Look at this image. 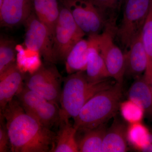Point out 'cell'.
Listing matches in <instances>:
<instances>
[{
  "label": "cell",
  "mask_w": 152,
  "mask_h": 152,
  "mask_svg": "<svg viewBox=\"0 0 152 152\" xmlns=\"http://www.w3.org/2000/svg\"><path fill=\"white\" fill-rule=\"evenodd\" d=\"M60 130L55 137L54 142L50 152H79L78 142L76 139L77 129L69 121L59 124Z\"/></svg>",
  "instance_id": "cell-19"
},
{
  "label": "cell",
  "mask_w": 152,
  "mask_h": 152,
  "mask_svg": "<svg viewBox=\"0 0 152 152\" xmlns=\"http://www.w3.org/2000/svg\"><path fill=\"white\" fill-rule=\"evenodd\" d=\"M102 14L105 23V28L115 33L118 13L124 0H91Z\"/></svg>",
  "instance_id": "cell-21"
},
{
  "label": "cell",
  "mask_w": 152,
  "mask_h": 152,
  "mask_svg": "<svg viewBox=\"0 0 152 152\" xmlns=\"http://www.w3.org/2000/svg\"><path fill=\"white\" fill-rule=\"evenodd\" d=\"M127 127L118 120H115L107 129L103 142L102 152H125L129 150L127 139Z\"/></svg>",
  "instance_id": "cell-15"
},
{
  "label": "cell",
  "mask_w": 152,
  "mask_h": 152,
  "mask_svg": "<svg viewBox=\"0 0 152 152\" xmlns=\"http://www.w3.org/2000/svg\"><path fill=\"white\" fill-rule=\"evenodd\" d=\"M25 80L24 74L16 64L0 74V108L1 112L21 90Z\"/></svg>",
  "instance_id": "cell-12"
},
{
  "label": "cell",
  "mask_w": 152,
  "mask_h": 152,
  "mask_svg": "<svg viewBox=\"0 0 152 152\" xmlns=\"http://www.w3.org/2000/svg\"><path fill=\"white\" fill-rule=\"evenodd\" d=\"M144 77L149 85L152 94V61L149 58L148 65L145 71Z\"/></svg>",
  "instance_id": "cell-27"
},
{
  "label": "cell",
  "mask_w": 152,
  "mask_h": 152,
  "mask_svg": "<svg viewBox=\"0 0 152 152\" xmlns=\"http://www.w3.org/2000/svg\"><path fill=\"white\" fill-rule=\"evenodd\" d=\"M23 25L24 44L27 48L39 53L46 63H57L53 38L46 26L39 20L33 11Z\"/></svg>",
  "instance_id": "cell-8"
},
{
  "label": "cell",
  "mask_w": 152,
  "mask_h": 152,
  "mask_svg": "<svg viewBox=\"0 0 152 152\" xmlns=\"http://www.w3.org/2000/svg\"><path fill=\"white\" fill-rule=\"evenodd\" d=\"M0 115V152H7L10 149V137L4 118L2 113Z\"/></svg>",
  "instance_id": "cell-26"
},
{
  "label": "cell",
  "mask_w": 152,
  "mask_h": 152,
  "mask_svg": "<svg viewBox=\"0 0 152 152\" xmlns=\"http://www.w3.org/2000/svg\"><path fill=\"white\" fill-rule=\"evenodd\" d=\"M129 99L143 109L145 115L152 121V94L149 85L144 77H139L128 93Z\"/></svg>",
  "instance_id": "cell-18"
},
{
  "label": "cell",
  "mask_w": 152,
  "mask_h": 152,
  "mask_svg": "<svg viewBox=\"0 0 152 152\" xmlns=\"http://www.w3.org/2000/svg\"><path fill=\"white\" fill-rule=\"evenodd\" d=\"M141 152H152V132H150L149 140L148 143L142 149Z\"/></svg>",
  "instance_id": "cell-28"
},
{
  "label": "cell",
  "mask_w": 152,
  "mask_h": 152,
  "mask_svg": "<svg viewBox=\"0 0 152 152\" xmlns=\"http://www.w3.org/2000/svg\"><path fill=\"white\" fill-rule=\"evenodd\" d=\"M107 129L104 124L84 131V135L77 141L79 152H102L103 142Z\"/></svg>",
  "instance_id": "cell-20"
},
{
  "label": "cell",
  "mask_w": 152,
  "mask_h": 152,
  "mask_svg": "<svg viewBox=\"0 0 152 152\" xmlns=\"http://www.w3.org/2000/svg\"><path fill=\"white\" fill-rule=\"evenodd\" d=\"M16 43L11 38H0V74L16 64Z\"/></svg>",
  "instance_id": "cell-23"
},
{
  "label": "cell",
  "mask_w": 152,
  "mask_h": 152,
  "mask_svg": "<svg viewBox=\"0 0 152 152\" xmlns=\"http://www.w3.org/2000/svg\"><path fill=\"white\" fill-rule=\"evenodd\" d=\"M142 39L148 57L152 61V0L142 31Z\"/></svg>",
  "instance_id": "cell-25"
},
{
  "label": "cell",
  "mask_w": 152,
  "mask_h": 152,
  "mask_svg": "<svg viewBox=\"0 0 152 152\" xmlns=\"http://www.w3.org/2000/svg\"><path fill=\"white\" fill-rule=\"evenodd\" d=\"M17 98L26 112L48 129L59 124L60 107L24 85Z\"/></svg>",
  "instance_id": "cell-6"
},
{
  "label": "cell",
  "mask_w": 152,
  "mask_h": 152,
  "mask_svg": "<svg viewBox=\"0 0 152 152\" xmlns=\"http://www.w3.org/2000/svg\"><path fill=\"white\" fill-rule=\"evenodd\" d=\"M122 87V84L116 82L91 98L74 119L73 125L77 131L98 127L114 117L119 109Z\"/></svg>",
  "instance_id": "cell-3"
},
{
  "label": "cell",
  "mask_w": 152,
  "mask_h": 152,
  "mask_svg": "<svg viewBox=\"0 0 152 152\" xmlns=\"http://www.w3.org/2000/svg\"><path fill=\"white\" fill-rule=\"evenodd\" d=\"M30 90L55 103H59L63 78L54 64L46 63L25 78Z\"/></svg>",
  "instance_id": "cell-7"
},
{
  "label": "cell",
  "mask_w": 152,
  "mask_h": 152,
  "mask_svg": "<svg viewBox=\"0 0 152 152\" xmlns=\"http://www.w3.org/2000/svg\"><path fill=\"white\" fill-rule=\"evenodd\" d=\"M150 3L151 0H125L122 19L115 35L126 50L142 31L149 11Z\"/></svg>",
  "instance_id": "cell-4"
},
{
  "label": "cell",
  "mask_w": 152,
  "mask_h": 152,
  "mask_svg": "<svg viewBox=\"0 0 152 152\" xmlns=\"http://www.w3.org/2000/svg\"><path fill=\"white\" fill-rule=\"evenodd\" d=\"M33 12L44 24L53 38L60 12L58 0H31Z\"/></svg>",
  "instance_id": "cell-16"
},
{
  "label": "cell",
  "mask_w": 152,
  "mask_h": 152,
  "mask_svg": "<svg viewBox=\"0 0 152 152\" xmlns=\"http://www.w3.org/2000/svg\"><path fill=\"white\" fill-rule=\"evenodd\" d=\"M150 132L142 122L129 124L127 129L128 144L134 149L141 152L148 143Z\"/></svg>",
  "instance_id": "cell-22"
},
{
  "label": "cell",
  "mask_w": 152,
  "mask_h": 152,
  "mask_svg": "<svg viewBox=\"0 0 152 152\" xmlns=\"http://www.w3.org/2000/svg\"><path fill=\"white\" fill-rule=\"evenodd\" d=\"M32 12L31 0H3L0 4V26L12 28L23 25Z\"/></svg>",
  "instance_id": "cell-11"
},
{
  "label": "cell",
  "mask_w": 152,
  "mask_h": 152,
  "mask_svg": "<svg viewBox=\"0 0 152 152\" xmlns=\"http://www.w3.org/2000/svg\"><path fill=\"white\" fill-rule=\"evenodd\" d=\"M125 1V0H124V2Z\"/></svg>",
  "instance_id": "cell-29"
},
{
  "label": "cell",
  "mask_w": 152,
  "mask_h": 152,
  "mask_svg": "<svg viewBox=\"0 0 152 152\" xmlns=\"http://www.w3.org/2000/svg\"><path fill=\"white\" fill-rule=\"evenodd\" d=\"M119 110L124 119L129 124L141 122L145 115L140 106L129 99L120 103Z\"/></svg>",
  "instance_id": "cell-24"
},
{
  "label": "cell",
  "mask_w": 152,
  "mask_h": 152,
  "mask_svg": "<svg viewBox=\"0 0 152 152\" xmlns=\"http://www.w3.org/2000/svg\"><path fill=\"white\" fill-rule=\"evenodd\" d=\"M91 44L89 37L87 39L83 38L71 49L64 61L68 75L86 71Z\"/></svg>",
  "instance_id": "cell-17"
},
{
  "label": "cell",
  "mask_w": 152,
  "mask_h": 152,
  "mask_svg": "<svg viewBox=\"0 0 152 152\" xmlns=\"http://www.w3.org/2000/svg\"><path fill=\"white\" fill-rule=\"evenodd\" d=\"M64 80L60 99L59 124L71 118L75 119L91 98L115 83L109 79L97 82L90 81L85 71L69 74Z\"/></svg>",
  "instance_id": "cell-2"
},
{
  "label": "cell",
  "mask_w": 152,
  "mask_h": 152,
  "mask_svg": "<svg viewBox=\"0 0 152 152\" xmlns=\"http://www.w3.org/2000/svg\"><path fill=\"white\" fill-rule=\"evenodd\" d=\"M86 35H96L105 28L102 14L91 0H61Z\"/></svg>",
  "instance_id": "cell-9"
},
{
  "label": "cell",
  "mask_w": 152,
  "mask_h": 152,
  "mask_svg": "<svg viewBox=\"0 0 152 152\" xmlns=\"http://www.w3.org/2000/svg\"><path fill=\"white\" fill-rule=\"evenodd\" d=\"M85 35L69 11L63 4L60 5L59 16L53 37L54 51L58 61H65L73 47Z\"/></svg>",
  "instance_id": "cell-5"
},
{
  "label": "cell",
  "mask_w": 152,
  "mask_h": 152,
  "mask_svg": "<svg viewBox=\"0 0 152 152\" xmlns=\"http://www.w3.org/2000/svg\"><path fill=\"white\" fill-rule=\"evenodd\" d=\"M114 35L113 32L108 28H105L97 35L98 49L110 77L116 83L123 85L125 75V54L114 43Z\"/></svg>",
  "instance_id": "cell-10"
},
{
  "label": "cell",
  "mask_w": 152,
  "mask_h": 152,
  "mask_svg": "<svg viewBox=\"0 0 152 152\" xmlns=\"http://www.w3.org/2000/svg\"><path fill=\"white\" fill-rule=\"evenodd\" d=\"M97 35L88 36L91 44L85 71L88 80L92 82L101 81L111 78L104 61L98 49Z\"/></svg>",
  "instance_id": "cell-14"
},
{
  "label": "cell",
  "mask_w": 152,
  "mask_h": 152,
  "mask_svg": "<svg viewBox=\"0 0 152 152\" xmlns=\"http://www.w3.org/2000/svg\"><path fill=\"white\" fill-rule=\"evenodd\" d=\"M142 31L134 38L124 53L125 75L131 77H138L145 72L148 65V57L143 43Z\"/></svg>",
  "instance_id": "cell-13"
},
{
  "label": "cell",
  "mask_w": 152,
  "mask_h": 152,
  "mask_svg": "<svg viewBox=\"0 0 152 152\" xmlns=\"http://www.w3.org/2000/svg\"><path fill=\"white\" fill-rule=\"evenodd\" d=\"M12 152H50L54 134L26 113L14 98L3 112Z\"/></svg>",
  "instance_id": "cell-1"
}]
</instances>
